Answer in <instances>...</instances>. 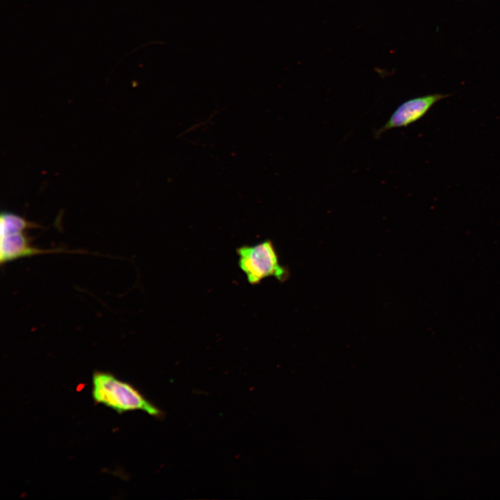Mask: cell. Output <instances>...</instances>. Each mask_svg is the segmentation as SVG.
I'll return each instance as SVG.
<instances>
[{
    "instance_id": "4",
    "label": "cell",
    "mask_w": 500,
    "mask_h": 500,
    "mask_svg": "<svg viewBox=\"0 0 500 500\" xmlns=\"http://www.w3.org/2000/svg\"><path fill=\"white\" fill-rule=\"evenodd\" d=\"M24 231L1 235L0 261L1 264L20 258L55 252V251H44L32 247L29 238Z\"/></svg>"
},
{
    "instance_id": "5",
    "label": "cell",
    "mask_w": 500,
    "mask_h": 500,
    "mask_svg": "<svg viewBox=\"0 0 500 500\" xmlns=\"http://www.w3.org/2000/svg\"><path fill=\"white\" fill-rule=\"evenodd\" d=\"M1 235L24 231L28 228L38 227L35 223L28 222L25 218L17 215L3 212L0 217Z\"/></svg>"
},
{
    "instance_id": "1",
    "label": "cell",
    "mask_w": 500,
    "mask_h": 500,
    "mask_svg": "<svg viewBox=\"0 0 500 500\" xmlns=\"http://www.w3.org/2000/svg\"><path fill=\"white\" fill-rule=\"evenodd\" d=\"M92 385L94 399L118 412L135 410H143L151 415H158L160 412L133 386L110 374L94 373Z\"/></svg>"
},
{
    "instance_id": "2",
    "label": "cell",
    "mask_w": 500,
    "mask_h": 500,
    "mask_svg": "<svg viewBox=\"0 0 500 500\" xmlns=\"http://www.w3.org/2000/svg\"><path fill=\"white\" fill-rule=\"evenodd\" d=\"M237 253L239 267L251 285L258 284L268 277L284 281L289 276V272L281 265L271 240L243 245L238 249Z\"/></svg>"
},
{
    "instance_id": "3",
    "label": "cell",
    "mask_w": 500,
    "mask_h": 500,
    "mask_svg": "<svg viewBox=\"0 0 500 500\" xmlns=\"http://www.w3.org/2000/svg\"><path fill=\"white\" fill-rule=\"evenodd\" d=\"M450 94H431L402 102L391 114L388 120L374 132V138L393 128L406 127L422 119L440 100Z\"/></svg>"
}]
</instances>
